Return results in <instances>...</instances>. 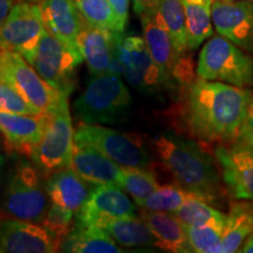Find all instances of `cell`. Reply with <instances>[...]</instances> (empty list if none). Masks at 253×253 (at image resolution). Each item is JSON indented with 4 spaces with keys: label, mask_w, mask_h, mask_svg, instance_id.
I'll return each instance as SVG.
<instances>
[{
    "label": "cell",
    "mask_w": 253,
    "mask_h": 253,
    "mask_svg": "<svg viewBox=\"0 0 253 253\" xmlns=\"http://www.w3.org/2000/svg\"><path fill=\"white\" fill-rule=\"evenodd\" d=\"M183 89L178 108L184 130L204 143H232L245 119L252 91L199 78Z\"/></svg>",
    "instance_id": "6da1fadb"
},
{
    "label": "cell",
    "mask_w": 253,
    "mask_h": 253,
    "mask_svg": "<svg viewBox=\"0 0 253 253\" xmlns=\"http://www.w3.org/2000/svg\"><path fill=\"white\" fill-rule=\"evenodd\" d=\"M158 158L175 182L186 191L217 203L224 195L214 160L197 142L179 136L160 134L151 140Z\"/></svg>",
    "instance_id": "7a4b0ae2"
},
{
    "label": "cell",
    "mask_w": 253,
    "mask_h": 253,
    "mask_svg": "<svg viewBox=\"0 0 253 253\" xmlns=\"http://www.w3.org/2000/svg\"><path fill=\"white\" fill-rule=\"evenodd\" d=\"M41 175L33 162L18 161L6 175L0 198L2 212L18 219L42 223L49 203Z\"/></svg>",
    "instance_id": "3957f363"
},
{
    "label": "cell",
    "mask_w": 253,
    "mask_h": 253,
    "mask_svg": "<svg viewBox=\"0 0 253 253\" xmlns=\"http://www.w3.org/2000/svg\"><path fill=\"white\" fill-rule=\"evenodd\" d=\"M130 106V91L121 75L107 72L88 82L74 102V110L84 123L113 125L126 118Z\"/></svg>",
    "instance_id": "277c9868"
},
{
    "label": "cell",
    "mask_w": 253,
    "mask_h": 253,
    "mask_svg": "<svg viewBox=\"0 0 253 253\" xmlns=\"http://www.w3.org/2000/svg\"><path fill=\"white\" fill-rule=\"evenodd\" d=\"M196 73L203 80L249 88L253 86V56L225 37L212 36L199 53Z\"/></svg>",
    "instance_id": "5b68a950"
},
{
    "label": "cell",
    "mask_w": 253,
    "mask_h": 253,
    "mask_svg": "<svg viewBox=\"0 0 253 253\" xmlns=\"http://www.w3.org/2000/svg\"><path fill=\"white\" fill-rule=\"evenodd\" d=\"M42 137L30 155L42 175L69 168L74 148V129L69 112L68 95L62 94L49 112H46Z\"/></svg>",
    "instance_id": "8992f818"
},
{
    "label": "cell",
    "mask_w": 253,
    "mask_h": 253,
    "mask_svg": "<svg viewBox=\"0 0 253 253\" xmlns=\"http://www.w3.org/2000/svg\"><path fill=\"white\" fill-rule=\"evenodd\" d=\"M109 72L126 80L143 93H157L168 87L167 79L151 58L143 38L114 33V59Z\"/></svg>",
    "instance_id": "52a82bcc"
},
{
    "label": "cell",
    "mask_w": 253,
    "mask_h": 253,
    "mask_svg": "<svg viewBox=\"0 0 253 253\" xmlns=\"http://www.w3.org/2000/svg\"><path fill=\"white\" fill-rule=\"evenodd\" d=\"M82 61L80 50L72 49L45 28L27 62L50 87L69 96L77 87V68Z\"/></svg>",
    "instance_id": "ba28073f"
},
{
    "label": "cell",
    "mask_w": 253,
    "mask_h": 253,
    "mask_svg": "<svg viewBox=\"0 0 253 253\" xmlns=\"http://www.w3.org/2000/svg\"><path fill=\"white\" fill-rule=\"evenodd\" d=\"M140 18L145 45L169 86L177 84L185 87L191 84L195 80V65L191 55L177 53L157 9Z\"/></svg>",
    "instance_id": "9c48e42d"
},
{
    "label": "cell",
    "mask_w": 253,
    "mask_h": 253,
    "mask_svg": "<svg viewBox=\"0 0 253 253\" xmlns=\"http://www.w3.org/2000/svg\"><path fill=\"white\" fill-rule=\"evenodd\" d=\"M74 143L90 145L121 167L149 168L151 163L140 137L101 125L82 123L74 134Z\"/></svg>",
    "instance_id": "30bf717a"
},
{
    "label": "cell",
    "mask_w": 253,
    "mask_h": 253,
    "mask_svg": "<svg viewBox=\"0 0 253 253\" xmlns=\"http://www.w3.org/2000/svg\"><path fill=\"white\" fill-rule=\"evenodd\" d=\"M0 82L18 91L41 113L49 112L62 93L49 86L17 52L0 49Z\"/></svg>",
    "instance_id": "8fae6325"
},
{
    "label": "cell",
    "mask_w": 253,
    "mask_h": 253,
    "mask_svg": "<svg viewBox=\"0 0 253 253\" xmlns=\"http://www.w3.org/2000/svg\"><path fill=\"white\" fill-rule=\"evenodd\" d=\"M45 28L39 5L17 2L0 27V49L17 52L28 61Z\"/></svg>",
    "instance_id": "7c38bea8"
},
{
    "label": "cell",
    "mask_w": 253,
    "mask_h": 253,
    "mask_svg": "<svg viewBox=\"0 0 253 253\" xmlns=\"http://www.w3.org/2000/svg\"><path fill=\"white\" fill-rule=\"evenodd\" d=\"M214 154L231 196L253 202V145H218Z\"/></svg>",
    "instance_id": "4fadbf2b"
},
{
    "label": "cell",
    "mask_w": 253,
    "mask_h": 253,
    "mask_svg": "<svg viewBox=\"0 0 253 253\" xmlns=\"http://www.w3.org/2000/svg\"><path fill=\"white\" fill-rule=\"evenodd\" d=\"M61 244L42 225L7 217L0 219L1 253H53Z\"/></svg>",
    "instance_id": "5bb4252c"
},
{
    "label": "cell",
    "mask_w": 253,
    "mask_h": 253,
    "mask_svg": "<svg viewBox=\"0 0 253 253\" xmlns=\"http://www.w3.org/2000/svg\"><path fill=\"white\" fill-rule=\"evenodd\" d=\"M211 13L217 33L253 56V1L213 0Z\"/></svg>",
    "instance_id": "9a60e30c"
},
{
    "label": "cell",
    "mask_w": 253,
    "mask_h": 253,
    "mask_svg": "<svg viewBox=\"0 0 253 253\" xmlns=\"http://www.w3.org/2000/svg\"><path fill=\"white\" fill-rule=\"evenodd\" d=\"M136 216V208L119 185L103 184L91 189L86 203L77 213V223L99 226L110 218Z\"/></svg>",
    "instance_id": "2e32d148"
},
{
    "label": "cell",
    "mask_w": 253,
    "mask_h": 253,
    "mask_svg": "<svg viewBox=\"0 0 253 253\" xmlns=\"http://www.w3.org/2000/svg\"><path fill=\"white\" fill-rule=\"evenodd\" d=\"M69 168L90 184L120 186L121 182L122 167L90 145L74 143Z\"/></svg>",
    "instance_id": "e0dca14e"
},
{
    "label": "cell",
    "mask_w": 253,
    "mask_h": 253,
    "mask_svg": "<svg viewBox=\"0 0 253 253\" xmlns=\"http://www.w3.org/2000/svg\"><path fill=\"white\" fill-rule=\"evenodd\" d=\"M39 6L47 30L72 49L80 50L78 37L84 21L75 0H41Z\"/></svg>",
    "instance_id": "ac0fdd59"
},
{
    "label": "cell",
    "mask_w": 253,
    "mask_h": 253,
    "mask_svg": "<svg viewBox=\"0 0 253 253\" xmlns=\"http://www.w3.org/2000/svg\"><path fill=\"white\" fill-rule=\"evenodd\" d=\"M45 125V113L27 115L0 112V134L12 149L28 157L42 137Z\"/></svg>",
    "instance_id": "d6986e66"
},
{
    "label": "cell",
    "mask_w": 253,
    "mask_h": 253,
    "mask_svg": "<svg viewBox=\"0 0 253 253\" xmlns=\"http://www.w3.org/2000/svg\"><path fill=\"white\" fill-rule=\"evenodd\" d=\"M87 183L71 168H65L48 175L45 188L53 204L77 214L91 191Z\"/></svg>",
    "instance_id": "ffe728a7"
},
{
    "label": "cell",
    "mask_w": 253,
    "mask_h": 253,
    "mask_svg": "<svg viewBox=\"0 0 253 253\" xmlns=\"http://www.w3.org/2000/svg\"><path fill=\"white\" fill-rule=\"evenodd\" d=\"M114 31L101 30L84 23L78 37V46L93 75L109 72L114 59Z\"/></svg>",
    "instance_id": "44dd1931"
},
{
    "label": "cell",
    "mask_w": 253,
    "mask_h": 253,
    "mask_svg": "<svg viewBox=\"0 0 253 253\" xmlns=\"http://www.w3.org/2000/svg\"><path fill=\"white\" fill-rule=\"evenodd\" d=\"M140 217L153 233L156 248L171 253L192 252L184 226L172 212L142 209Z\"/></svg>",
    "instance_id": "7402d4cb"
},
{
    "label": "cell",
    "mask_w": 253,
    "mask_h": 253,
    "mask_svg": "<svg viewBox=\"0 0 253 253\" xmlns=\"http://www.w3.org/2000/svg\"><path fill=\"white\" fill-rule=\"evenodd\" d=\"M60 251L73 253H120L118 243L107 231L95 225L75 221L71 232L62 240Z\"/></svg>",
    "instance_id": "603a6c76"
},
{
    "label": "cell",
    "mask_w": 253,
    "mask_h": 253,
    "mask_svg": "<svg viewBox=\"0 0 253 253\" xmlns=\"http://www.w3.org/2000/svg\"><path fill=\"white\" fill-rule=\"evenodd\" d=\"M99 227L112 236L123 248H149L155 246V238L147 224L137 216L110 218L103 220Z\"/></svg>",
    "instance_id": "cb8c5ba5"
},
{
    "label": "cell",
    "mask_w": 253,
    "mask_h": 253,
    "mask_svg": "<svg viewBox=\"0 0 253 253\" xmlns=\"http://www.w3.org/2000/svg\"><path fill=\"white\" fill-rule=\"evenodd\" d=\"M253 232V208L236 204L226 214L220 243L213 253L238 252L249 236Z\"/></svg>",
    "instance_id": "d4e9b609"
},
{
    "label": "cell",
    "mask_w": 253,
    "mask_h": 253,
    "mask_svg": "<svg viewBox=\"0 0 253 253\" xmlns=\"http://www.w3.org/2000/svg\"><path fill=\"white\" fill-rule=\"evenodd\" d=\"M212 1L213 0H182L190 52L197 49L205 40L213 36L211 13Z\"/></svg>",
    "instance_id": "484cf974"
},
{
    "label": "cell",
    "mask_w": 253,
    "mask_h": 253,
    "mask_svg": "<svg viewBox=\"0 0 253 253\" xmlns=\"http://www.w3.org/2000/svg\"><path fill=\"white\" fill-rule=\"evenodd\" d=\"M179 55L189 54L185 14L182 0H162L157 8Z\"/></svg>",
    "instance_id": "4316f807"
},
{
    "label": "cell",
    "mask_w": 253,
    "mask_h": 253,
    "mask_svg": "<svg viewBox=\"0 0 253 253\" xmlns=\"http://www.w3.org/2000/svg\"><path fill=\"white\" fill-rule=\"evenodd\" d=\"M120 186L131 196L138 207H142L145 199L153 194L160 184L156 176L148 168L122 167Z\"/></svg>",
    "instance_id": "83f0119b"
},
{
    "label": "cell",
    "mask_w": 253,
    "mask_h": 253,
    "mask_svg": "<svg viewBox=\"0 0 253 253\" xmlns=\"http://www.w3.org/2000/svg\"><path fill=\"white\" fill-rule=\"evenodd\" d=\"M183 225L199 226L207 224L225 223L226 214L221 213L217 209L211 207L204 199L192 196L178 210L172 212Z\"/></svg>",
    "instance_id": "f1b7e54d"
},
{
    "label": "cell",
    "mask_w": 253,
    "mask_h": 253,
    "mask_svg": "<svg viewBox=\"0 0 253 253\" xmlns=\"http://www.w3.org/2000/svg\"><path fill=\"white\" fill-rule=\"evenodd\" d=\"M84 21L101 30L125 32L108 0H75Z\"/></svg>",
    "instance_id": "f546056e"
},
{
    "label": "cell",
    "mask_w": 253,
    "mask_h": 253,
    "mask_svg": "<svg viewBox=\"0 0 253 253\" xmlns=\"http://www.w3.org/2000/svg\"><path fill=\"white\" fill-rule=\"evenodd\" d=\"M196 196L186 191L177 183L158 186L149 197L145 199L142 209L149 211H164V212H175L183 204Z\"/></svg>",
    "instance_id": "4dcf8cb0"
},
{
    "label": "cell",
    "mask_w": 253,
    "mask_h": 253,
    "mask_svg": "<svg viewBox=\"0 0 253 253\" xmlns=\"http://www.w3.org/2000/svg\"><path fill=\"white\" fill-rule=\"evenodd\" d=\"M224 224L225 223L199 226L183 225L192 252L213 253L223 237Z\"/></svg>",
    "instance_id": "1f68e13d"
},
{
    "label": "cell",
    "mask_w": 253,
    "mask_h": 253,
    "mask_svg": "<svg viewBox=\"0 0 253 253\" xmlns=\"http://www.w3.org/2000/svg\"><path fill=\"white\" fill-rule=\"evenodd\" d=\"M73 214L74 212L67 209L52 203L41 225L45 227L60 244H62V240L71 232L73 227Z\"/></svg>",
    "instance_id": "d6a6232c"
},
{
    "label": "cell",
    "mask_w": 253,
    "mask_h": 253,
    "mask_svg": "<svg viewBox=\"0 0 253 253\" xmlns=\"http://www.w3.org/2000/svg\"><path fill=\"white\" fill-rule=\"evenodd\" d=\"M0 112L27 114V115L42 114L27 100H25L17 90L2 82H0Z\"/></svg>",
    "instance_id": "836d02e7"
},
{
    "label": "cell",
    "mask_w": 253,
    "mask_h": 253,
    "mask_svg": "<svg viewBox=\"0 0 253 253\" xmlns=\"http://www.w3.org/2000/svg\"><path fill=\"white\" fill-rule=\"evenodd\" d=\"M232 143L242 145H253V95L251 102L249 104L244 121H243V125L240 126V130L238 135H237L236 140Z\"/></svg>",
    "instance_id": "e575fe53"
},
{
    "label": "cell",
    "mask_w": 253,
    "mask_h": 253,
    "mask_svg": "<svg viewBox=\"0 0 253 253\" xmlns=\"http://www.w3.org/2000/svg\"><path fill=\"white\" fill-rule=\"evenodd\" d=\"M108 2L112 6L114 13H115L121 26L126 28V20L129 17V0H108Z\"/></svg>",
    "instance_id": "d590c367"
},
{
    "label": "cell",
    "mask_w": 253,
    "mask_h": 253,
    "mask_svg": "<svg viewBox=\"0 0 253 253\" xmlns=\"http://www.w3.org/2000/svg\"><path fill=\"white\" fill-rule=\"evenodd\" d=\"M162 0H132L135 13L141 17L150 12L156 11Z\"/></svg>",
    "instance_id": "8d00e7d4"
},
{
    "label": "cell",
    "mask_w": 253,
    "mask_h": 253,
    "mask_svg": "<svg viewBox=\"0 0 253 253\" xmlns=\"http://www.w3.org/2000/svg\"><path fill=\"white\" fill-rule=\"evenodd\" d=\"M12 6H13L12 0H0V27L2 26L6 18H7Z\"/></svg>",
    "instance_id": "74e56055"
},
{
    "label": "cell",
    "mask_w": 253,
    "mask_h": 253,
    "mask_svg": "<svg viewBox=\"0 0 253 253\" xmlns=\"http://www.w3.org/2000/svg\"><path fill=\"white\" fill-rule=\"evenodd\" d=\"M240 252H249V253H253V232L249 236V238L245 240L244 244L242 245V248L239 250Z\"/></svg>",
    "instance_id": "f35d334b"
},
{
    "label": "cell",
    "mask_w": 253,
    "mask_h": 253,
    "mask_svg": "<svg viewBox=\"0 0 253 253\" xmlns=\"http://www.w3.org/2000/svg\"><path fill=\"white\" fill-rule=\"evenodd\" d=\"M227 1H253V0H227Z\"/></svg>",
    "instance_id": "ab89813d"
},
{
    "label": "cell",
    "mask_w": 253,
    "mask_h": 253,
    "mask_svg": "<svg viewBox=\"0 0 253 253\" xmlns=\"http://www.w3.org/2000/svg\"><path fill=\"white\" fill-rule=\"evenodd\" d=\"M25 1H30V2H36V1H41V0H25Z\"/></svg>",
    "instance_id": "60d3db41"
}]
</instances>
